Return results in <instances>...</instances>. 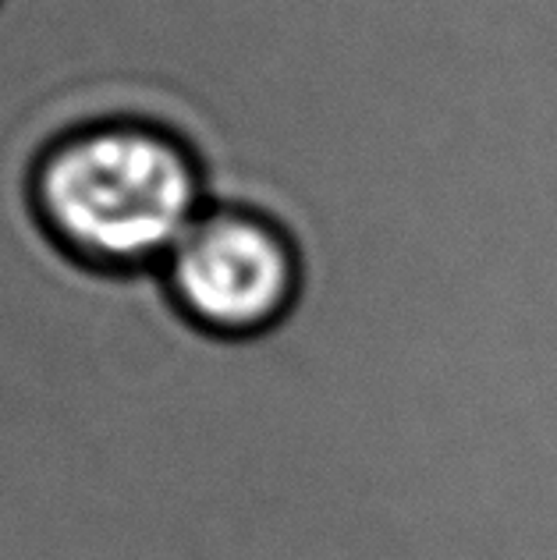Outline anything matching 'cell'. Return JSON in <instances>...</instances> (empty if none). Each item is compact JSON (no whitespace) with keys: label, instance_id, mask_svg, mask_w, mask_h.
Wrapping results in <instances>:
<instances>
[{"label":"cell","instance_id":"cell-2","mask_svg":"<svg viewBox=\"0 0 557 560\" xmlns=\"http://www.w3.org/2000/svg\"><path fill=\"white\" fill-rule=\"evenodd\" d=\"M164 288L199 330L256 337L281 323L302 284L281 224L248 206L210 202L160 267Z\"/></svg>","mask_w":557,"mask_h":560},{"label":"cell","instance_id":"cell-1","mask_svg":"<svg viewBox=\"0 0 557 560\" xmlns=\"http://www.w3.org/2000/svg\"><path fill=\"white\" fill-rule=\"evenodd\" d=\"M33 199L54 242L107 273L160 270L210 206L196 150L136 117L93 121L39 156Z\"/></svg>","mask_w":557,"mask_h":560}]
</instances>
